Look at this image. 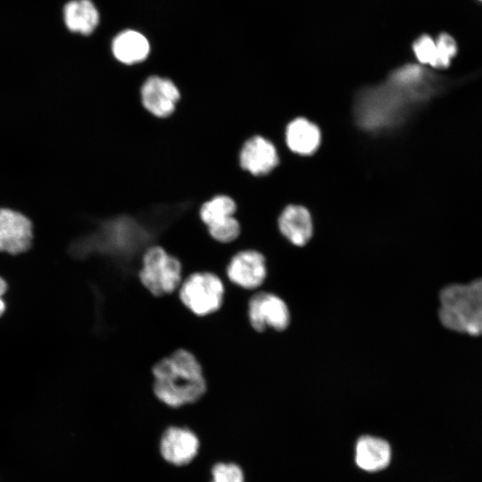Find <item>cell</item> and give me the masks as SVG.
Returning a JSON list of instances; mask_svg holds the SVG:
<instances>
[{"label":"cell","mask_w":482,"mask_h":482,"mask_svg":"<svg viewBox=\"0 0 482 482\" xmlns=\"http://www.w3.org/2000/svg\"><path fill=\"white\" fill-rule=\"evenodd\" d=\"M150 374L154 396L171 409L199 402L208 390L201 362L185 347H177L154 362Z\"/></svg>","instance_id":"cell-1"},{"label":"cell","mask_w":482,"mask_h":482,"mask_svg":"<svg viewBox=\"0 0 482 482\" xmlns=\"http://www.w3.org/2000/svg\"><path fill=\"white\" fill-rule=\"evenodd\" d=\"M439 319L451 330L481 335L482 278L445 287L440 294Z\"/></svg>","instance_id":"cell-2"},{"label":"cell","mask_w":482,"mask_h":482,"mask_svg":"<svg viewBox=\"0 0 482 482\" xmlns=\"http://www.w3.org/2000/svg\"><path fill=\"white\" fill-rule=\"evenodd\" d=\"M137 276L142 287L155 298L175 294L185 277L180 259L160 244L143 251Z\"/></svg>","instance_id":"cell-3"},{"label":"cell","mask_w":482,"mask_h":482,"mask_svg":"<svg viewBox=\"0 0 482 482\" xmlns=\"http://www.w3.org/2000/svg\"><path fill=\"white\" fill-rule=\"evenodd\" d=\"M226 294L221 277L210 270H195L184 277L177 296L180 304L198 318L211 316L220 310Z\"/></svg>","instance_id":"cell-4"},{"label":"cell","mask_w":482,"mask_h":482,"mask_svg":"<svg viewBox=\"0 0 482 482\" xmlns=\"http://www.w3.org/2000/svg\"><path fill=\"white\" fill-rule=\"evenodd\" d=\"M267 274L263 254L253 249H242L231 255L225 266L227 282L246 290L262 285Z\"/></svg>","instance_id":"cell-5"},{"label":"cell","mask_w":482,"mask_h":482,"mask_svg":"<svg viewBox=\"0 0 482 482\" xmlns=\"http://www.w3.org/2000/svg\"><path fill=\"white\" fill-rule=\"evenodd\" d=\"M180 97V91L173 80L156 74L148 76L140 87L142 106L158 119L170 117Z\"/></svg>","instance_id":"cell-6"},{"label":"cell","mask_w":482,"mask_h":482,"mask_svg":"<svg viewBox=\"0 0 482 482\" xmlns=\"http://www.w3.org/2000/svg\"><path fill=\"white\" fill-rule=\"evenodd\" d=\"M247 316L251 327L257 332H263L268 327L282 331L287 328L290 320L286 303L267 292H258L250 297Z\"/></svg>","instance_id":"cell-7"},{"label":"cell","mask_w":482,"mask_h":482,"mask_svg":"<svg viewBox=\"0 0 482 482\" xmlns=\"http://www.w3.org/2000/svg\"><path fill=\"white\" fill-rule=\"evenodd\" d=\"M200 450L198 436L190 428L170 426L161 435L159 453L163 461L175 467L191 463Z\"/></svg>","instance_id":"cell-8"},{"label":"cell","mask_w":482,"mask_h":482,"mask_svg":"<svg viewBox=\"0 0 482 482\" xmlns=\"http://www.w3.org/2000/svg\"><path fill=\"white\" fill-rule=\"evenodd\" d=\"M279 158L275 145L262 135H253L242 145L238 154L241 170L253 177L270 174L278 166Z\"/></svg>","instance_id":"cell-9"},{"label":"cell","mask_w":482,"mask_h":482,"mask_svg":"<svg viewBox=\"0 0 482 482\" xmlns=\"http://www.w3.org/2000/svg\"><path fill=\"white\" fill-rule=\"evenodd\" d=\"M33 241V224L21 212L0 208V252L22 253Z\"/></svg>","instance_id":"cell-10"},{"label":"cell","mask_w":482,"mask_h":482,"mask_svg":"<svg viewBox=\"0 0 482 482\" xmlns=\"http://www.w3.org/2000/svg\"><path fill=\"white\" fill-rule=\"evenodd\" d=\"M110 50L117 62L125 66H135L149 58L151 45L142 33L126 29L112 38Z\"/></svg>","instance_id":"cell-11"},{"label":"cell","mask_w":482,"mask_h":482,"mask_svg":"<svg viewBox=\"0 0 482 482\" xmlns=\"http://www.w3.org/2000/svg\"><path fill=\"white\" fill-rule=\"evenodd\" d=\"M278 224L281 234L297 246L306 245L312 236V217L303 206H287L280 213Z\"/></svg>","instance_id":"cell-12"},{"label":"cell","mask_w":482,"mask_h":482,"mask_svg":"<svg viewBox=\"0 0 482 482\" xmlns=\"http://www.w3.org/2000/svg\"><path fill=\"white\" fill-rule=\"evenodd\" d=\"M390 459V446L385 440L369 436L358 440L355 461L361 469L367 471H378L386 468Z\"/></svg>","instance_id":"cell-13"},{"label":"cell","mask_w":482,"mask_h":482,"mask_svg":"<svg viewBox=\"0 0 482 482\" xmlns=\"http://www.w3.org/2000/svg\"><path fill=\"white\" fill-rule=\"evenodd\" d=\"M64 23L67 29L84 36L90 35L97 27L99 13L90 0H71L63 8Z\"/></svg>","instance_id":"cell-14"},{"label":"cell","mask_w":482,"mask_h":482,"mask_svg":"<svg viewBox=\"0 0 482 482\" xmlns=\"http://www.w3.org/2000/svg\"><path fill=\"white\" fill-rule=\"evenodd\" d=\"M319 128L304 118L292 120L287 128L286 140L289 149L298 154L314 153L320 144Z\"/></svg>","instance_id":"cell-15"},{"label":"cell","mask_w":482,"mask_h":482,"mask_svg":"<svg viewBox=\"0 0 482 482\" xmlns=\"http://www.w3.org/2000/svg\"><path fill=\"white\" fill-rule=\"evenodd\" d=\"M237 205L227 195H216L204 202L198 210L201 222L205 228L220 224L236 215Z\"/></svg>","instance_id":"cell-16"},{"label":"cell","mask_w":482,"mask_h":482,"mask_svg":"<svg viewBox=\"0 0 482 482\" xmlns=\"http://www.w3.org/2000/svg\"><path fill=\"white\" fill-rule=\"evenodd\" d=\"M210 482H245L243 470L235 462L218 461L211 468Z\"/></svg>","instance_id":"cell-17"},{"label":"cell","mask_w":482,"mask_h":482,"mask_svg":"<svg viewBox=\"0 0 482 482\" xmlns=\"http://www.w3.org/2000/svg\"><path fill=\"white\" fill-rule=\"evenodd\" d=\"M436 57L435 67L437 69L447 68L452 59L457 54V45L453 37L447 33H442L436 39Z\"/></svg>","instance_id":"cell-18"},{"label":"cell","mask_w":482,"mask_h":482,"mask_svg":"<svg viewBox=\"0 0 482 482\" xmlns=\"http://www.w3.org/2000/svg\"><path fill=\"white\" fill-rule=\"evenodd\" d=\"M413 51L420 62L435 67L436 46L431 37L423 35L419 37L413 44Z\"/></svg>","instance_id":"cell-19"},{"label":"cell","mask_w":482,"mask_h":482,"mask_svg":"<svg viewBox=\"0 0 482 482\" xmlns=\"http://www.w3.org/2000/svg\"><path fill=\"white\" fill-rule=\"evenodd\" d=\"M7 290V284L6 281L0 277V317L3 315V313L5 312L6 305L5 302L3 299L4 295L5 294Z\"/></svg>","instance_id":"cell-20"},{"label":"cell","mask_w":482,"mask_h":482,"mask_svg":"<svg viewBox=\"0 0 482 482\" xmlns=\"http://www.w3.org/2000/svg\"><path fill=\"white\" fill-rule=\"evenodd\" d=\"M478 1L482 2V0H478Z\"/></svg>","instance_id":"cell-21"}]
</instances>
